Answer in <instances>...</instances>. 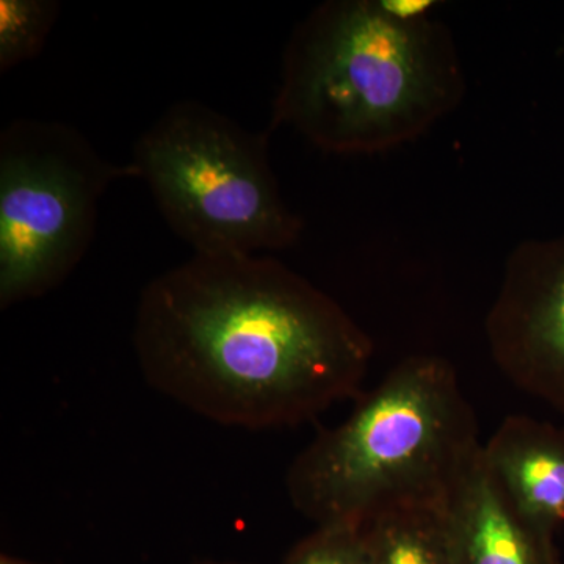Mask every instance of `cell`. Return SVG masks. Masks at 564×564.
<instances>
[{
	"instance_id": "obj_1",
	"label": "cell",
	"mask_w": 564,
	"mask_h": 564,
	"mask_svg": "<svg viewBox=\"0 0 564 564\" xmlns=\"http://www.w3.org/2000/svg\"><path fill=\"white\" fill-rule=\"evenodd\" d=\"M133 351L147 383L231 429H291L361 395L373 340L313 282L265 256H202L148 282Z\"/></svg>"
},
{
	"instance_id": "obj_2",
	"label": "cell",
	"mask_w": 564,
	"mask_h": 564,
	"mask_svg": "<svg viewBox=\"0 0 564 564\" xmlns=\"http://www.w3.org/2000/svg\"><path fill=\"white\" fill-rule=\"evenodd\" d=\"M430 0H328L284 51L273 128L334 154H377L432 129L462 104L466 79Z\"/></svg>"
},
{
	"instance_id": "obj_3",
	"label": "cell",
	"mask_w": 564,
	"mask_h": 564,
	"mask_svg": "<svg viewBox=\"0 0 564 564\" xmlns=\"http://www.w3.org/2000/svg\"><path fill=\"white\" fill-rule=\"evenodd\" d=\"M293 459L289 499L317 527H361L402 507L447 505L484 444L455 367L413 355Z\"/></svg>"
},
{
	"instance_id": "obj_4",
	"label": "cell",
	"mask_w": 564,
	"mask_h": 564,
	"mask_svg": "<svg viewBox=\"0 0 564 564\" xmlns=\"http://www.w3.org/2000/svg\"><path fill=\"white\" fill-rule=\"evenodd\" d=\"M170 228L195 254L256 256L299 242L303 220L282 199L269 133L206 104H172L133 148Z\"/></svg>"
},
{
	"instance_id": "obj_5",
	"label": "cell",
	"mask_w": 564,
	"mask_h": 564,
	"mask_svg": "<svg viewBox=\"0 0 564 564\" xmlns=\"http://www.w3.org/2000/svg\"><path fill=\"white\" fill-rule=\"evenodd\" d=\"M135 177L61 121L20 118L0 133V307L54 291L90 250L104 193Z\"/></svg>"
},
{
	"instance_id": "obj_6",
	"label": "cell",
	"mask_w": 564,
	"mask_h": 564,
	"mask_svg": "<svg viewBox=\"0 0 564 564\" xmlns=\"http://www.w3.org/2000/svg\"><path fill=\"white\" fill-rule=\"evenodd\" d=\"M485 329L500 372L564 414V234L511 251Z\"/></svg>"
},
{
	"instance_id": "obj_7",
	"label": "cell",
	"mask_w": 564,
	"mask_h": 564,
	"mask_svg": "<svg viewBox=\"0 0 564 564\" xmlns=\"http://www.w3.org/2000/svg\"><path fill=\"white\" fill-rule=\"evenodd\" d=\"M484 459L511 511L554 540L564 522V430L510 415L484 445Z\"/></svg>"
},
{
	"instance_id": "obj_8",
	"label": "cell",
	"mask_w": 564,
	"mask_h": 564,
	"mask_svg": "<svg viewBox=\"0 0 564 564\" xmlns=\"http://www.w3.org/2000/svg\"><path fill=\"white\" fill-rule=\"evenodd\" d=\"M454 564H562L554 540L534 533L508 507L484 447L445 507Z\"/></svg>"
},
{
	"instance_id": "obj_9",
	"label": "cell",
	"mask_w": 564,
	"mask_h": 564,
	"mask_svg": "<svg viewBox=\"0 0 564 564\" xmlns=\"http://www.w3.org/2000/svg\"><path fill=\"white\" fill-rule=\"evenodd\" d=\"M445 507L395 508L364 522L370 564H454Z\"/></svg>"
},
{
	"instance_id": "obj_10",
	"label": "cell",
	"mask_w": 564,
	"mask_h": 564,
	"mask_svg": "<svg viewBox=\"0 0 564 564\" xmlns=\"http://www.w3.org/2000/svg\"><path fill=\"white\" fill-rule=\"evenodd\" d=\"M58 13L57 0H0V73L39 57Z\"/></svg>"
},
{
	"instance_id": "obj_11",
	"label": "cell",
	"mask_w": 564,
	"mask_h": 564,
	"mask_svg": "<svg viewBox=\"0 0 564 564\" xmlns=\"http://www.w3.org/2000/svg\"><path fill=\"white\" fill-rule=\"evenodd\" d=\"M282 564H370L361 527H317Z\"/></svg>"
},
{
	"instance_id": "obj_12",
	"label": "cell",
	"mask_w": 564,
	"mask_h": 564,
	"mask_svg": "<svg viewBox=\"0 0 564 564\" xmlns=\"http://www.w3.org/2000/svg\"><path fill=\"white\" fill-rule=\"evenodd\" d=\"M0 564H33V563L24 562V560H20V558H13V556H10V555H2V558H0Z\"/></svg>"
},
{
	"instance_id": "obj_13",
	"label": "cell",
	"mask_w": 564,
	"mask_h": 564,
	"mask_svg": "<svg viewBox=\"0 0 564 564\" xmlns=\"http://www.w3.org/2000/svg\"><path fill=\"white\" fill-rule=\"evenodd\" d=\"M563 52H564V44H563Z\"/></svg>"
}]
</instances>
